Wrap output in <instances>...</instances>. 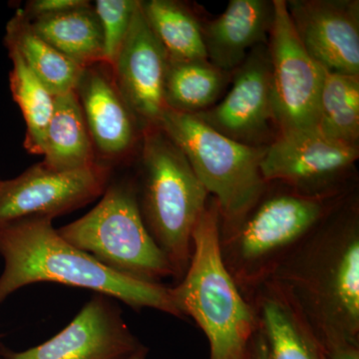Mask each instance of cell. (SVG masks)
Listing matches in <instances>:
<instances>
[{
  "instance_id": "cell-18",
  "label": "cell",
  "mask_w": 359,
  "mask_h": 359,
  "mask_svg": "<svg viewBox=\"0 0 359 359\" xmlns=\"http://www.w3.org/2000/svg\"><path fill=\"white\" fill-rule=\"evenodd\" d=\"M42 155V164L54 171H72L98 162L76 91L54 96Z\"/></svg>"
},
{
  "instance_id": "cell-32",
  "label": "cell",
  "mask_w": 359,
  "mask_h": 359,
  "mask_svg": "<svg viewBox=\"0 0 359 359\" xmlns=\"http://www.w3.org/2000/svg\"><path fill=\"white\" fill-rule=\"evenodd\" d=\"M0 181H1V180H0Z\"/></svg>"
},
{
  "instance_id": "cell-27",
  "label": "cell",
  "mask_w": 359,
  "mask_h": 359,
  "mask_svg": "<svg viewBox=\"0 0 359 359\" xmlns=\"http://www.w3.org/2000/svg\"><path fill=\"white\" fill-rule=\"evenodd\" d=\"M327 359H359V347L356 344H342L325 351Z\"/></svg>"
},
{
  "instance_id": "cell-16",
  "label": "cell",
  "mask_w": 359,
  "mask_h": 359,
  "mask_svg": "<svg viewBox=\"0 0 359 359\" xmlns=\"http://www.w3.org/2000/svg\"><path fill=\"white\" fill-rule=\"evenodd\" d=\"M273 14V0H230L219 18L202 21L208 60L233 74L252 49L268 43Z\"/></svg>"
},
{
  "instance_id": "cell-14",
  "label": "cell",
  "mask_w": 359,
  "mask_h": 359,
  "mask_svg": "<svg viewBox=\"0 0 359 359\" xmlns=\"http://www.w3.org/2000/svg\"><path fill=\"white\" fill-rule=\"evenodd\" d=\"M299 41L325 69L359 75L358 0H285Z\"/></svg>"
},
{
  "instance_id": "cell-25",
  "label": "cell",
  "mask_w": 359,
  "mask_h": 359,
  "mask_svg": "<svg viewBox=\"0 0 359 359\" xmlns=\"http://www.w3.org/2000/svg\"><path fill=\"white\" fill-rule=\"evenodd\" d=\"M139 0H97L94 4L103 35V63L112 68L126 39Z\"/></svg>"
},
{
  "instance_id": "cell-15",
  "label": "cell",
  "mask_w": 359,
  "mask_h": 359,
  "mask_svg": "<svg viewBox=\"0 0 359 359\" xmlns=\"http://www.w3.org/2000/svg\"><path fill=\"white\" fill-rule=\"evenodd\" d=\"M95 152L103 159H122L138 139V124L118 89L109 66L84 68L75 90Z\"/></svg>"
},
{
  "instance_id": "cell-6",
  "label": "cell",
  "mask_w": 359,
  "mask_h": 359,
  "mask_svg": "<svg viewBox=\"0 0 359 359\" xmlns=\"http://www.w3.org/2000/svg\"><path fill=\"white\" fill-rule=\"evenodd\" d=\"M159 128L190 162L209 195L216 200L221 231L237 226L268 191L261 171L266 147H252L224 136L195 115L167 109Z\"/></svg>"
},
{
  "instance_id": "cell-7",
  "label": "cell",
  "mask_w": 359,
  "mask_h": 359,
  "mask_svg": "<svg viewBox=\"0 0 359 359\" xmlns=\"http://www.w3.org/2000/svg\"><path fill=\"white\" fill-rule=\"evenodd\" d=\"M57 231L73 247L133 280L161 285L164 278H176L144 222L132 181L109 183L96 207Z\"/></svg>"
},
{
  "instance_id": "cell-8",
  "label": "cell",
  "mask_w": 359,
  "mask_h": 359,
  "mask_svg": "<svg viewBox=\"0 0 359 359\" xmlns=\"http://www.w3.org/2000/svg\"><path fill=\"white\" fill-rule=\"evenodd\" d=\"M273 9L268 48L278 131L316 128L325 68L302 46L285 0H273Z\"/></svg>"
},
{
  "instance_id": "cell-2",
  "label": "cell",
  "mask_w": 359,
  "mask_h": 359,
  "mask_svg": "<svg viewBox=\"0 0 359 359\" xmlns=\"http://www.w3.org/2000/svg\"><path fill=\"white\" fill-rule=\"evenodd\" d=\"M0 306L16 290L50 282L94 290L135 309L150 308L182 318L169 287L116 273L59 235L52 219L27 218L0 224Z\"/></svg>"
},
{
  "instance_id": "cell-10",
  "label": "cell",
  "mask_w": 359,
  "mask_h": 359,
  "mask_svg": "<svg viewBox=\"0 0 359 359\" xmlns=\"http://www.w3.org/2000/svg\"><path fill=\"white\" fill-rule=\"evenodd\" d=\"M111 169L97 162L72 171H54L42 163L16 178L0 181V224L27 218L53 219L103 195Z\"/></svg>"
},
{
  "instance_id": "cell-13",
  "label": "cell",
  "mask_w": 359,
  "mask_h": 359,
  "mask_svg": "<svg viewBox=\"0 0 359 359\" xmlns=\"http://www.w3.org/2000/svg\"><path fill=\"white\" fill-rule=\"evenodd\" d=\"M169 59L139 1L126 39L111 68L120 93L142 129L158 127L165 103Z\"/></svg>"
},
{
  "instance_id": "cell-28",
  "label": "cell",
  "mask_w": 359,
  "mask_h": 359,
  "mask_svg": "<svg viewBox=\"0 0 359 359\" xmlns=\"http://www.w3.org/2000/svg\"><path fill=\"white\" fill-rule=\"evenodd\" d=\"M245 359H269L266 342L257 328L254 337L250 340L249 346H248Z\"/></svg>"
},
{
  "instance_id": "cell-4",
  "label": "cell",
  "mask_w": 359,
  "mask_h": 359,
  "mask_svg": "<svg viewBox=\"0 0 359 359\" xmlns=\"http://www.w3.org/2000/svg\"><path fill=\"white\" fill-rule=\"evenodd\" d=\"M339 197L266 191L237 226L221 231L224 263L245 297L334 211Z\"/></svg>"
},
{
  "instance_id": "cell-12",
  "label": "cell",
  "mask_w": 359,
  "mask_h": 359,
  "mask_svg": "<svg viewBox=\"0 0 359 359\" xmlns=\"http://www.w3.org/2000/svg\"><path fill=\"white\" fill-rule=\"evenodd\" d=\"M106 295L87 302L69 325L52 339L27 351L0 344L2 359H126L141 347Z\"/></svg>"
},
{
  "instance_id": "cell-3",
  "label": "cell",
  "mask_w": 359,
  "mask_h": 359,
  "mask_svg": "<svg viewBox=\"0 0 359 359\" xmlns=\"http://www.w3.org/2000/svg\"><path fill=\"white\" fill-rule=\"evenodd\" d=\"M219 243L221 216L210 197L194 230L185 275L170 292L182 316L192 318L204 332L210 359H245L257 332L256 316L226 268Z\"/></svg>"
},
{
  "instance_id": "cell-22",
  "label": "cell",
  "mask_w": 359,
  "mask_h": 359,
  "mask_svg": "<svg viewBox=\"0 0 359 359\" xmlns=\"http://www.w3.org/2000/svg\"><path fill=\"white\" fill-rule=\"evenodd\" d=\"M140 4L148 25L169 61L208 59L202 20L188 6L175 0H147Z\"/></svg>"
},
{
  "instance_id": "cell-17",
  "label": "cell",
  "mask_w": 359,
  "mask_h": 359,
  "mask_svg": "<svg viewBox=\"0 0 359 359\" xmlns=\"http://www.w3.org/2000/svg\"><path fill=\"white\" fill-rule=\"evenodd\" d=\"M245 299L254 311L269 359H325L313 330L273 283H264Z\"/></svg>"
},
{
  "instance_id": "cell-19",
  "label": "cell",
  "mask_w": 359,
  "mask_h": 359,
  "mask_svg": "<svg viewBox=\"0 0 359 359\" xmlns=\"http://www.w3.org/2000/svg\"><path fill=\"white\" fill-rule=\"evenodd\" d=\"M4 43L18 49L26 65L52 95H62L76 90L84 68L41 39L33 30L22 8H18L7 23Z\"/></svg>"
},
{
  "instance_id": "cell-21",
  "label": "cell",
  "mask_w": 359,
  "mask_h": 359,
  "mask_svg": "<svg viewBox=\"0 0 359 359\" xmlns=\"http://www.w3.org/2000/svg\"><path fill=\"white\" fill-rule=\"evenodd\" d=\"M233 74L219 69L208 59L169 61L165 80L168 109L192 115L210 109L218 102Z\"/></svg>"
},
{
  "instance_id": "cell-23",
  "label": "cell",
  "mask_w": 359,
  "mask_h": 359,
  "mask_svg": "<svg viewBox=\"0 0 359 359\" xmlns=\"http://www.w3.org/2000/svg\"><path fill=\"white\" fill-rule=\"evenodd\" d=\"M316 128L328 138L358 147L359 75L325 69Z\"/></svg>"
},
{
  "instance_id": "cell-9",
  "label": "cell",
  "mask_w": 359,
  "mask_h": 359,
  "mask_svg": "<svg viewBox=\"0 0 359 359\" xmlns=\"http://www.w3.org/2000/svg\"><path fill=\"white\" fill-rule=\"evenodd\" d=\"M358 155V147L328 138L318 128L295 130L269 144L261 171L266 183L280 182L304 195H339L340 182Z\"/></svg>"
},
{
  "instance_id": "cell-24",
  "label": "cell",
  "mask_w": 359,
  "mask_h": 359,
  "mask_svg": "<svg viewBox=\"0 0 359 359\" xmlns=\"http://www.w3.org/2000/svg\"><path fill=\"white\" fill-rule=\"evenodd\" d=\"M13 69L9 86L26 124L25 147L32 154H43L45 135L54 109V96L26 65L15 47L6 45Z\"/></svg>"
},
{
  "instance_id": "cell-11",
  "label": "cell",
  "mask_w": 359,
  "mask_h": 359,
  "mask_svg": "<svg viewBox=\"0 0 359 359\" xmlns=\"http://www.w3.org/2000/svg\"><path fill=\"white\" fill-rule=\"evenodd\" d=\"M231 79V88L223 100L196 117L231 140L252 147H268L280 133L273 108L268 43L252 49Z\"/></svg>"
},
{
  "instance_id": "cell-1",
  "label": "cell",
  "mask_w": 359,
  "mask_h": 359,
  "mask_svg": "<svg viewBox=\"0 0 359 359\" xmlns=\"http://www.w3.org/2000/svg\"><path fill=\"white\" fill-rule=\"evenodd\" d=\"M266 282L294 304L323 351L359 344V214L337 205Z\"/></svg>"
},
{
  "instance_id": "cell-33",
  "label": "cell",
  "mask_w": 359,
  "mask_h": 359,
  "mask_svg": "<svg viewBox=\"0 0 359 359\" xmlns=\"http://www.w3.org/2000/svg\"><path fill=\"white\" fill-rule=\"evenodd\" d=\"M0 337H1V335H0Z\"/></svg>"
},
{
  "instance_id": "cell-26",
  "label": "cell",
  "mask_w": 359,
  "mask_h": 359,
  "mask_svg": "<svg viewBox=\"0 0 359 359\" xmlns=\"http://www.w3.org/2000/svg\"><path fill=\"white\" fill-rule=\"evenodd\" d=\"M90 6L91 4L87 0H30L23 7L22 11L29 20H34L40 16Z\"/></svg>"
},
{
  "instance_id": "cell-31",
  "label": "cell",
  "mask_w": 359,
  "mask_h": 359,
  "mask_svg": "<svg viewBox=\"0 0 359 359\" xmlns=\"http://www.w3.org/2000/svg\"><path fill=\"white\" fill-rule=\"evenodd\" d=\"M325 359H327V358H325Z\"/></svg>"
},
{
  "instance_id": "cell-30",
  "label": "cell",
  "mask_w": 359,
  "mask_h": 359,
  "mask_svg": "<svg viewBox=\"0 0 359 359\" xmlns=\"http://www.w3.org/2000/svg\"><path fill=\"white\" fill-rule=\"evenodd\" d=\"M0 359H2L1 358H0Z\"/></svg>"
},
{
  "instance_id": "cell-20",
  "label": "cell",
  "mask_w": 359,
  "mask_h": 359,
  "mask_svg": "<svg viewBox=\"0 0 359 359\" xmlns=\"http://www.w3.org/2000/svg\"><path fill=\"white\" fill-rule=\"evenodd\" d=\"M33 30L80 67L103 63V35L93 7L29 20Z\"/></svg>"
},
{
  "instance_id": "cell-5",
  "label": "cell",
  "mask_w": 359,
  "mask_h": 359,
  "mask_svg": "<svg viewBox=\"0 0 359 359\" xmlns=\"http://www.w3.org/2000/svg\"><path fill=\"white\" fill-rule=\"evenodd\" d=\"M142 140V216L176 278H181L190 263L194 230L209 193L183 151L162 129H144Z\"/></svg>"
},
{
  "instance_id": "cell-29",
  "label": "cell",
  "mask_w": 359,
  "mask_h": 359,
  "mask_svg": "<svg viewBox=\"0 0 359 359\" xmlns=\"http://www.w3.org/2000/svg\"><path fill=\"white\" fill-rule=\"evenodd\" d=\"M148 349L146 347L142 346L138 351H135L133 354L127 358L126 359H146L147 356Z\"/></svg>"
}]
</instances>
